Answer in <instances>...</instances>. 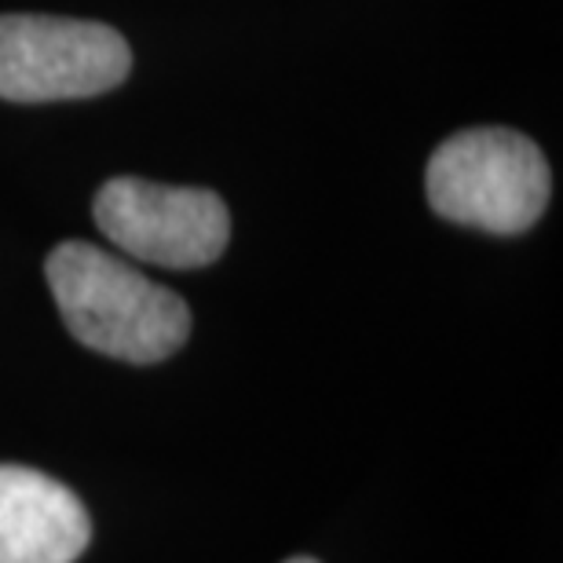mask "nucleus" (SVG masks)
Instances as JSON below:
<instances>
[{"instance_id":"f257e3e1","label":"nucleus","mask_w":563,"mask_h":563,"mask_svg":"<svg viewBox=\"0 0 563 563\" xmlns=\"http://www.w3.org/2000/svg\"><path fill=\"white\" fill-rule=\"evenodd\" d=\"M52 297L77 341L121 363H162L190 336V308L173 289L92 242H63L44 261Z\"/></svg>"},{"instance_id":"f03ea898","label":"nucleus","mask_w":563,"mask_h":563,"mask_svg":"<svg viewBox=\"0 0 563 563\" xmlns=\"http://www.w3.org/2000/svg\"><path fill=\"white\" fill-rule=\"evenodd\" d=\"M424 190L443 220L520 234L545 212L553 176L542 151L520 132L468 129L432 154Z\"/></svg>"},{"instance_id":"7ed1b4c3","label":"nucleus","mask_w":563,"mask_h":563,"mask_svg":"<svg viewBox=\"0 0 563 563\" xmlns=\"http://www.w3.org/2000/svg\"><path fill=\"white\" fill-rule=\"evenodd\" d=\"M129 66L125 37L103 22L0 15V99H88L118 88Z\"/></svg>"},{"instance_id":"20e7f679","label":"nucleus","mask_w":563,"mask_h":563,"mask_svg":"<svg viewBox=\"0 0 563 563\" xmlns=\"http://www.w3.org/2000/svg\"><path fill=\"white\" fill-rule=\"evenodd\" d=\"M96 223L121 253L143 264L190 272L220 261L231 242V212L217 190L168 187L118 176L99 187Z\"/></svg>"},{"instance_id":"39448f33","label":"nucleus","mask_w":563,"mask_h":563,"mask_svg":"<svg viewBox=\"0 0 563 563\" xmlns=\"http://www.w3.org/2000/svg\"><path fill=\"white\" fill-rule=\"evenodd\" d=\"M92 520L66 483L26 465H0V563H74Z\"/></svg>"},{"instance_id":"423d86ee","label":"nucleus","mask_w":563,"mask_h":563,"mask_svg":"<svg viewBox=\"0 0 563 563\" xmlns=\"http://www.w3.org/2000/svg\"><path fill=\"white\" fill-rule=\"evenodd\" d=\"M286 563H319V560H311V556H292V560H286Z\"/></svg>"}]
</instances>
